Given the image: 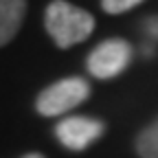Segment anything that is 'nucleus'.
<instances>
[{"instance_id":"2","label":"nucleus","mask_w":158,"mask_h":158,"mask_svg":"<svg viewBox=\"0 0 158 158\" xmlns=\"http://www.w3.org/2000/svg\"><path fill=\"white\" fill-rule=\"evenodd\" d=\"M90 94V84L81 77H66L51 84L37 94L35 110L42 116H59L81 106Z\"/></svg>"},{"instance_id":"5","label":"nucleus","mask_w":158,"mask_h":158,"mask_svg":"<svg viewBox=\"0 0 158 158\" xmlns=\"http://www.w3.org/2000/svg\"><path fill=\"white\" fill-rule=\"evenodd\" d=\"M27 15V0H0V48L18 35Z\"/></svg>"},{"instance_id":"3","label":"nucleus","mask_w":158,"mask_h":158,"mask_svg":"<svg viewBox=\"0 0 158 158\" xmlns=\"http://www.w3.org/2000/svg\"><path fill=\"white\" fill-rule=\"evenodd\" d=\"M132 59V46L125 40H103L88 55V70L97 79H114L118 77Z\"/></svg>"},{"instance_id":"1","label":"nucleus","mask_w":158,"mask_h":158,"mask_svg":"<svg viewBox=\"0 0 158 158\" xmlns=\"http://www.w3.org/2000/svg\"><path fill=\"white\" fill-rule=\"evenodd\" d=\"M44 27L59 48H70L90 37L94 18L86 9L75 7L66 0H53L44 13Z\"/></svg>"},{"instance_id":"9","label":"nucleus","mask_w":158,"mask_h":158,"mask_svg":"<svg viewBox=\"0 0 158 158\" xmlns=\"http://www.w3.org/2000/svg\"><path fill=\"white\" fill-rule=\"evenodd\" d=\"M22 158H44V156L37 154V152H31V154H27V156H22Z\"/></svg>"},{"instance_id":"4","label":"nucleus","mask_w":158,"mask_h":158,"mask_svg":"<svg viewBox=\"0 0 158 158\" xmlns=\"http://www.w3.org/2000/svg\"><path fill=\"white\" fill-rule=\"evenodd\" d=\"M106 125L92 116H68L55 127L57 141L70 152H81L103 134Z\"/></svg>"},{"instance_id":"6","label":"nucleus","mask_w":158,"mask_h":158,"mask_svg":"<svg viewBox=\"0 0 158 158\" xmlns=\"http://www.w3.org/2000/svg\"><path fill=\"white\" fill-rule=\"evenodd\" d=\"M134 149L141 158H158V118L138 132Z\"/></svg>"},{"instance_id":"7","label":"nucleus","mask_w":158,"mask_h":158,"mask_svg":"<svg viewBox=\"0 0 158 158\" xmlns=\"http://www.w3.org/2000/svg\"><path fill=\"white\" fill-rule=\"evenodd\" d=\"M143 0H101V7L106 13L110 15H118V13H125L130 9H134L136 5H141Z\"/></svg>"},{"instance_id":"8","label":"nucleus","mask_w":158,"mask_h":158,"mask_svg":"<svg viewBox=\"0 0 158 158\" xmlns=\"http://www.w3.org/2000/svg\"><path fill=\"white\" fill-rule=\"evenodd\" d=\"M147 24H149V33L152 35H158V18H152Z\"/></svg>"}]
</instances>
